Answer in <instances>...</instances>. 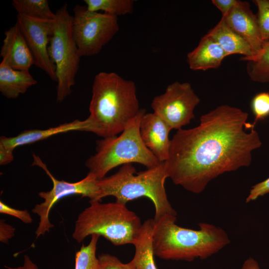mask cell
Returning <instances> with one entry per match:
<instances>
[{"mask_svg":"<svg viewBox=\"0 0 269 269\" xmlns=\"http://www.w3.org/2000/svg\"><path fill=\"white\" fill-rule=\"evenodd\" d=\"M200 103L191 85L178 81L169 85L164 93L155 96L151 107L172 129L180 130L194 119V110Z\"/></svg>","mask_w":269,"mask_h":269,"instance_id":"cell-10","label":"cell"},{"mask_svg":"<svg viewBox=\"0 0 269 269\" xmlns=\"http://www.w3.org/2000/svg\"><path fill=\"white\" fill-rule=\"evenodd\" d=\"M167 178L164 162L138 173L132 163L125 164L114 174L98 180L100 199L113 196L116 201L126 204L130 201L144 197L154 206V220L166 215L176 216L164 187Z\"/></svg>","mask_w":269,"mask_h":269,"instance_id":"cell-4","label":"cell"},{"mask_svg":"<svg viewBox=\"0 0 269 269\" xmlns=\"http://www.w3.org/2000/svg\"><path fill=\"white\" fill-rule=\"evenodd\" d=\"M258 7L257 14L262 38L269 41V0H253Z\"/></svg>","mask_w":269,"mask_h":269,"instance_id":"cell-24","label":"cell"},{"mask_svg":"<svg viewBox=\"0 0 269 269\" xmlns=\"http://www.w3.org/2000/svg\"><path fill=\"white\" fill-rule=\"evenodd\" d=\"M0 213L15 217L25 224H30L32 218L27 210H20L12 208L0 201Z\"/></svg>","mask_w":269,"mask_h":269,"instance_id":"cell-27","label":"cell"},{"mask_svg":"<svg viewBox=\"0 0 269 269\" xmlns=\"http://www.w3.org/2000/svg\"><path fill=\"white\" fill-rule=\"evenodd\" d=\"M98 269H136L132 260L128 263H123L116 257L109 254H101L98 257Z\"/></svg>","mask_w":269,"mask_h":269,"instance_id":"cell-26","label":"cell"},{"mask_svg":"<svg viewBox=\"0 0 269 269\" xmlns=\"http://www.w3.org/2000/svg\"><path fill=\"white\" fill-rule=\"evenodd\" d=\"M75 222L73 238L78 243L88 236H103L115 246L133 244L142 223L139 217L118 202H90Z\"/></svg>","mask_w":269,"mask_h":269,"instance_id":"cell-5","label":"cell"},{"mask_svg":"<svg viewBox=\"0 0 269 269\" xmlns=\"http://www.w3.org/2000/svg\"><path fill=\"white\" fill-rule=\"evenodd\" d=\"M237 0H212V2L221 12L222 16H226L237 4Z\"/></svg>","mask_w":269,"mask_h":269,"instance_id":"cell-30","label":"cell"},{"mask_svg":"<svg viewBox=\"0 0 269 269\" xmlns=\"http://www.w3.org/2000/svg\"><path fill=\"white\" fill-rule=\"evenodd\" d=\"M87 8L91 11L102 10L105 13L118 17L132 12L133 0H84Z\"/></svg>","mask_w":269,"mask_h":269,"instance_id":"cell-21","label":"cell"},{"mask_svg":"<svg viewBox=\"0 0 269 269\" xmlns=\"http://www.w3.org/2000/svg\"><path fill=\"white\" fill-rule=\"evenodd\" d=\"M172 130L168 124L154 113L146 112L139 124V134L145 146L161 162L168 158L170 145L169 133Z\"/></svg>","mask_w":269,"mask_h":269,"instance_id":"cell-13","label":"cell"},{"mask_svg":"<svg viewBox=\"0 0 269 269\" xmlns=\"http://www.w3.org/2000/svg\"><path fill=\"white\" fill-rule=\"evenodd\" d=\"M33 157L32 165L42 168L53 183V187L50 191H42L38 193L44 201L36 204L32 209V212L39 217V223L35 231L37 239L54 227L50 222L49 216L52 208L60 199L72 195H80L82 197H88L90 199V202L100 201L101 199L98 185V180L94 175L88 173L85 178L75 182L59 180L52 175L38 156L34 154Z\"/></svg>","mask_w":269,"mask_h":269,"instance_id":"cell-9","label":"cell"},{"mask_svg":"<svg viewBox=\"0 0 269 269\" xmlns=\"http://www.w3.org/2000/svg\"><path fill=\"white\" fill-rule=\"evenodd\" d=\"M267 194H269V177L252 187L246 199V203L254 201Z\"/></svg>","mask_w":269,"mask_h":269,"instance_id":"cell-28","label":"cell"},{"mask_svg":"<svg viewBox=\"0 0 269 269\" xmlns=\"http://www.w3.org/2000/svg\"><path fill=\"white\" fill-rule=\"evenodd\" d=\"M226 56L217 42L206 34L197 46L188 53L187 59L191 70L205 71L219 67Z\"/></svg>","mask_w":269,"mask_h":269,"instance_id":"cell-16","label":"cell"},{"mask_svg":"<svg viewBox=\"0 0 269 269\" xmlns=\"http://www.w3.org/2000/svg\"><path fill=\"white\" fill-rule=\"evenodd\" d=\"M251 107L255 116L253 124L269 116V93L261 92L256 94L253 98Z\"/></svg>","mask_w":269,"mask_h":269,"instance_id":"cell-25","label":"cell"},{"mask_svg":"<svg viewBox=\"0 0 269 269\" xmlns=\"http://www.w3.org/2000/svg\"><path fill=\"white\" fill-rule=\"evenodd\" d=\"M239 269H261L258 263L253 258L245 260Z\"/></svg>","mask_w":269,"mask_h":269,"instance_id":"cell-33","label":"cell"},{"mask_svg":"<svg viewBox=\"0 0 269 269\" xmlns=\"http://www.w3.org/2000/svg\"><path fill=\"white\" fill-rule=\"evenodd\" d=\"M100 237L93 235L87 245L82 244L80 249L76 253L75 269H98V259L96 253Z\"/></svg>","mask_w":269,"mask_h":269,"instance_id":"cell-23","label":"cell"},{"mask_svg":"<svg viewBox=\"0 0 269 269\" xmlns=\"http://www.w3.org/2000/svg\"><path fill=\"white\" fill-rule=\"evenodd\" d=\"M88 123L86 120H75L45 130H25L16 136L0 137V147L13 152L19 146L32 143L50 137L51 136L73 131L87 132Z\"/></svg>","mask_w":269,"mask_h":269,"instance_id":"cell-15","label":"cell"},{"mask_svg":"<svg viewBox=\"0 0 269 269\" xmlns=\"http://www.w3.org/2000/svg\"><path fill=\"white\" fill-rule=\"evenodd\" d=\"M4 267L7 269H39L27 255L24 256V263L22 266L15 268L7 266H4Z\"/></svg>","mask_w":269,"mask_h":269,"instance_id":"cell-32","label":"cell"},{"mask_svg":"<svg viewBox=\"0 0 269 269\" xmlns=\"http://www.w3.org/2000/svg\"><path fill=\"white\" fill-rule=\"evenodd\" d=\"M0 49L1 63L14 70L29 71L34 60L17 24L5 31Z\"/></svg>","mask_w":269,"mask_h":269,"instance_id":"cell-14","label":"cell"},{"mask_svg":"<svg viewBox=\"0 0 269 269\" xmlns=\"http://www.w3.org/2000/svg\"><path fill=\"white\" fill-rule=\"evenodd\" d=\"M16 23L31 51L34 65L57 82L55 67L48 52L54 19H37L17 14Z\"/></svg>","mask_w":269,"mask_h":269,"instance_id":"cell-11","label":"cell"},{"mask_svg":"<svg viewBox=\"0 0 269 269\" xmlns=\"http://www.w3.org/2000/svg\"><path fill=\"white\" fill-rule=\"evenodd\" d=\"M222 17L228 26L250 46L254 55L253 58L250 61L258 57L265 42L261 37L257 15L253 13L249 3L238 0L231 11Z\"/></svg>","mask_w":269,"mask_h":269,"instance_id":"cell-12","label":"cell"},{"mask_svg":"<svg viewBox=\"0 0 269 269\" xmlns=\"http://www.w3.org/2000/svg\"><path fill=\"white\" fill-rule=\"evenodd\" d=\"M12 4L18 14L40 19L55 18L47 0H13Z\"/></svg>","mask_w":269,"mask_h":269,"instance_id":"cell-20","label":"cell"},{"mask_svg":"<svg viewBox=\"0 0 269 269\" xmlns=\"http://www.w3.org/2000/svg\"><path fill=\"white\" fill-rule=\"evenodd\" d=\"M14 159L13 152H9L0 147V164L5 165L9 163Z\"/></svg>","mask_w":269,"mask_h":269,"instance_id":"cell-31","label":"cell"},{"mask_svg":"<svg viewBox=\"0 0 269 269\" xmlns=\"http://www.w3.org/2000/svg\"><path fill=\"white\" fill-rule=\"evenodd\" d=\"M15 228L6 223L4 220H0V241L2 243H7L8 240L14 235Z\"/></svg>","mask_w":269,"mask_h":269,"instance_id":"cell-29","label":"cell"},{"mask_svg":"<svg viewBox=\"0 0 269 269\" xmlns=\"http://www.w3.org/2000/svg\"><path fill=\"white\" fill-rule=\"evenodd\" d=\"M37 82L29 71L14 70L0 62V92L6 98H17Z\"/></svg>","mask_w":269,"mask_h":269,"instance_id":"cell-18","label":"cell"},{"mask_svg":"<svg viewBox=\"0 0 269 269\" xmlns=\"http://www.w3.org/2000/svg\"><path fill=\"white\" fill-rule=\"evenodd\" d=\"M134 83L115 72L94 77L87 132L106 138L121 133L140 112Z\"/></svg>","mask_w":269,"mask_h":269,"instance_id":"cell-2","label":"cell"},{"mask_svg":"<svg viewBox=\"0 0 269 269\" xmlns=\"http://www.w3.org/2000/svg\"><path fill=\"white\" fill-rule=\"evenodd\" d=\"M176 216L166 215L153 220L152 247L154 255L162 260L206 259L230 243L226 231L208 223H199V229L176 224Z\"/></svg>","mask_w":269,"mask_h":269,"instance_id":"cell-3","label":"cell"},{"mask_svg":"<svg viewBox=\"0 0 269 269\" xmlns=\"http://www.w3.org/2000/svg\"><path fill=\"white\" fill-rule=\"evenodd\" d=\"M145 112V110L140 109L119 136L97 141L95 154L85 163L89 173L100 180L120 165L137 163L151 168L161 163L145 146L140 136V122Z\"/></svg>","mask_w":269,"mask_h":269,"instance_id":"cell-6","label":"cell"},{"mask_svg":"<svg viewBox=\"0 0 269 269\" xmlns=\"http://www.w3.org/2000/svg\"><path fill=\"white\" fill-rule=\"evenodd\" d=\"M247 62V72L252 80L269 83V41L265 42L258 57Z\"/></svg>","mask_w":269,"mask_h":269,"instance_id":"cell-22","label":"cell"},{"mask_svg":"<svg viewBox=\"0 0 269 269\" xmlns=\"http://www.w3.org/2000/svg\"><path fill=\"white\" fill-rule=\"evenodd\" d=\"M248 118L240 109L223 105L202 115L198 126L177 130L164 162L168 177L198 194L219 175L249 166L262 142Z\"/></svg>","mask_w":269,"mask_h":269,"instance_id":"cell-1","label":"cell"},{"mask_svg":"<svg viewBox=\"0 0 269 269\" xmlns=\"http://www.w3.org/2000/svg\"><path fill=\"white\" fill-rule=\"evenodd\" d=\"M206 35L217 42L227 56L240 54L243 55L242 59L247 61L254 57L249 44L228 26L223 17Z\"/></svg>","mask_w":269,"mask_h":269,"instance_id":"cell-17","label":"cell"},{"mask_svg":"<svg viewBox=\"0 0 269 269\" xmlns=\"http://www.w3.org/2000/svg\"><path fill=\"white\" fill-rule=\"evenodd\" d=\"M153 225V219L145 220L133 244L135 253L132 260L136 269H157L152 247Z\"/></svg>","mask_w":269,"mask_h":269,"instance_id":"cell-19","label":"cell"},{"mask_svg":"<svg viewBox=\"0 0 269 269\" xmlns=\"http://www.w3.org/2000/svg\"><path fill=\"white\" fill-rule=\"evenodd\" d=\"M72 33L80 56L98 54L118 32V17L89 10L77 4L73 8Z\"/></svg>","mask_w":269,"mask_h":269,"instance_id":"cell-8","label":"cell"},{"mask_svg":"<svg viewBox=\"0 0 269 269\" xmlns=\"http://www.w3.org/2000/svg\"><path fill=\"white\" fill-rule=\"evenodd\" d=\"M72 18L65 3L55 13L48 46L49 55L56 69L58 103L70 94L81 57L73 36Z\"/></svg>","mask_w":269,"mask_h":269,"instance_id":"cell-7","label":"cell"}]
</instances>
